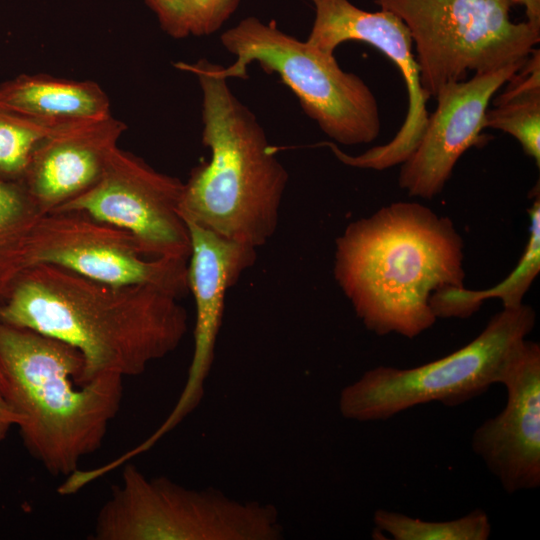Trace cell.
<instances>
[{"label": "cell", "instance_id": "obj_6", "mask_svg": "<svg viewBox=\"0 0 540 540\" xmlns=\"http://www.w3.org/2000/svg\"><path fill=\"white\" fill-rule=\"evenodd\" d=\"M97 513L93 540H280L272 504L239 501L215 488L192 489L147 477L133 463Z\"/></svg>", "mask_w": 540, "mask_h": 540}, {"label": "cell", "instance_id": "obj_23", "mask_svg": "<svg viewBox=\"0 0 540 540\" xmlns=\"http://www.w3.org/2000/svg\"><path fill=\"white\" fill-rule=\"evenodd\" d=\"M20 423L19 415L9 406L0 394V441L5 440L10 429Z\"/></svg>", "mask_w": 540, "mask_h": 540}, {"label": "cell", "instance_id": "obj_14", "mask_svg": "<svg viewBox=\"0 0 540 540\" xmlns=\"http://www.w3.org/2000/svg\"><path fill=\"white\" fill-rule=\"evenodd\" d=\"M504 409L473 432L471 448L508 494L540 486V345L526 339L502 382Z\"/></svg>", "mask_w": 540, "mask_h": 540}, {"label": "cell", "instance_id": "obj_18", "mask_svg": "<svg viewBox=\"0 0 540 540\" xmlns=\"http://www.w3.org/2000/svg\"><path fill=\"white\" fill-rule=\"evenodd\" d=\"M503 93L487 109L485 128L513 136L540 166V51L534 49Z\"/></svg>", "mask_w": 540, "mask_h": 540}, {"label": "cell", "instance_id": "obj_16", "mask_svg": "<svg viewBox=\"0 0 540 540\" xmlns=\"http://www.w3.org/2000/svg\"><path fill=\"white\" fill-rule=\"evenodd\" d=\"M0 105L29 117L56 122L111 115L109 97L98 83L46 74H21L1 83Z\"/></svg>", "mask_w": 540, "mask_h": 540}, {"label": "cell", "instance_id": "obj_24", "mask_svg": "<svg viewBox=\"0 0 540 540\" xmlns=\"http://www.w3.org/2000/svg\"><path fill=\"white\" fill-rule=\"evenodd\" d=\"M511 2L524 6L527 21L540 27V0H511Z\"/></svg>", "mask_w": 540, "mask_h": 540}, {"label": "cell", "instance_id": "obj_17", "mask_svg": "<svg viewBox=\"0 0 540 540\" xmlns=\"http://www.w3.org/2000/svg\"><path fill=\"white\" fill-rule=\"evenodd\" d=\"M535 195L528 209L530 218L529 238L523 254L512 272L494 287L470 290L465 287L445 288L436 292L431 309L436 318L466 319L476 313L484 301L497 298L503 308H516L540 272V199Z\"/></svg>", "mask_w": 540, "mask_h": 540}, {"label": "cell", "instance_id": "obj_20", "mask_svg": "<svg viewBox=\"0 0 540 540\" xmlns=\"http://www.w3.org/2000/svg\"><path fill=\"white\" fill-rule=\"evenodd\" d=\"M375 531L394 540H487L491 534L488 514L478 508L452 520L427 521L400 512L377 509Z\"/></svg>", "mask_w": 540, "mask_h": 540}, {"label": "cell", "instance_id": "obj_10", "mask_svg": "<svg viewBox=\"0 0 540 540\" xmlns=\"http://www.w3.org/2000/svg\"><path fill=\"white\" fill-rule=\"evenodd\" d=\"M184 182L116 146L98 180L53 211H75L132 233L154 257L189 260L191 240L179 208Z\"/></svg>", "mask_w": 540, "mask_h": 540}, {"label": "cell", "instance_id": "obj_5", "mask_svg": "<svg viewBox=\"0 0 540 540\" xmlns=\"http://www.w3.org/2000/svg\"><path fill=\"white\" fill-rule=\"evenodd\" d=\"M535 324L531 306L503 308L472 341L445 357L412 368L367 370L341 390L339 411L345 419L373 422L430 402L464 404L501 384Z\"/></svg>", "mask_w": 540, "mask_h": 540}, {"label": "cell", "instance_id": "obj_9", "mask_svg": "<svg viewBox=\"0 0 540 540\" xmlns=\"http://www.w3.org/2000/svg\"><path fill=\"white\" fill-rule=\"evenodd\" d=\"M29 265L51 264L113 285H149L183 298L188 260L154 257L129 231L75 211L43 214L31 233Z\"/></svg>", "mask_w": 540, "mask_h": 540}, {"label": "cell", "instance_id": "obj_8", "mask_svg": "<svg viewBox=\"0 0 540 540\" xmlns=\"http://www.w3.org/2000/svg\"><path fill=\"white\" fill-rule=\"evenodd\" d=\"M407 26L428 99L449 82L525 60L540 27L513 22L511 0H375Z\"/></svg>", "mask_w": 540, "mask_h": 540}, {"label": "cell", "instance_id": "obj_2", "mask_svg": "<svg viewBox=\"0 0 540 540\" xmlns=\"http://www.w3.org/2000/svg\"><path fill=\"white\" fill-rule=\"evenodd\" d=\"M333 273L367 330L413 339L437 320L432 296L464 287V241L449 217L394 202L345 228Z\"/></svg>", "mask_w": 540, "mask_h": 540}, {"label": "cell", "instance_id": "obj_22", "mask_svg": "<svg viewBox=\"0 0 540 540\" xmlns=\"http://www.w3.org/2000/svg\"><path fill=\"white\" fill-rule=\"evenodd\" d=\"M63 122L29 117L0 105V177L20 181L34 148Z\"/></svg>", "mask_w": 540, "mask_h": 540}, {"label": "cell", "instance_id": "obj_3", "mask_svg": "<svg viewBox=\"0 0 540 540\" xmlns=\"http://www.w3.org/2000/svg\"><path fill=\"white\" fill-rule=\"evenodd\" d=\"M202 91V142L208 162L184 183L180 214L224 238L258 248L274 235L289 175L262 126L231 91L221 65L177 62Z\"/></svg>", "mask_w": 540, "mask_h": 540}, {"label": "cell", "instance_id": "obj_4", "mask_svg": "<svg viewBox=\"0 0 540 540\" xmlns=\"http://www.w3.org/2000/svg\"><path fill=\"white\" fill-rule=\"evenodd\" d=\"M82 370L72 345L0 320V394L20 417L27 451L54 476L100 449L121 406L124 378L81 383Z\"/></svg>", "mask_w": 540, "mask_h": 540}, {"label": "cell", "instance_id": "obj_21", "mask_svg": "<svg viewBox=\"0 0 540 540\" xmlns=\"http://www.w3.org/2000/svg\"><path fill=\"white\" fill-rule=\"evenodd\" d=\"M169 36L182 39L218 31L241 0H143Z\"/></svg>", "mask_w": 540, "mask_h": 540}, {"label": "cell", "instance_id": "obj_13", "mask_svg": "<svg viewBox=\"0 0 540 540\" xmlns=\"http://www.w3.org/2000/svg\"><path fill=\"white\" fill-rule=\"evenodd\" d=\"M527 58L474 73L468 80L449 82L438 91L437 107L429 115L417 146L400 164V188L427 200L442 192L459 158L483 142L481 132L489 102Z\"/></svg>", "mask_w": 540, "mask_h": 540}, {"label": "cell", "instance_id": "obj_11", "mask_svg": "<svg viewBox=\"0 0 540 540\" xmlns=\"http://www.w3.org/2000/svg\"><path fill=\"white\" fill-rule=\"evenodd\" d=\"M315 19L307 43L334 55L343 42L368 43L385 54L399 69L408 93V111L400 130L388 143L358 156L333 145L331 151L342 163L365 169L384 170L403 163L417 146L428 121L425 94L413 53V40L406 24L394 13L369 12L349 0H311Z\"/></svg>", "mask_w": 540, "mask_h": 540}, {"label": "cell", "instance_id": "obj_7", "mask_svg": "<svg viewBox=\"0 0 540 540\" xmlns=\"http://www.w3.org/2000/svg\"><path fill=\"white\" fill-rule=\"evenodd\" d=\"M221 44L236 59L221 66L224 78L248 77L257 62L267 73H277L298 98L303 111L331 139L344 145L374 141L381 128L379 107L371 89L356 74L345 72L334 55L268 24L247 17L226 30Z\"/></svg>", "mask_w": 540, "mask_h": 540}, {"label": "cell", "instance_id": "obj_1", "mask_svg": "<svg viewBox=\"0 0 540 540\" xmlns=\"http://www.w3.org/2000/svg\"><path fill=\"white\" fill-rule=\"evenodd\" d=\"M0 320L75 347L81 383L141 375L174 352L188 329L180 298L149 285H113L51 264L26 269L0 306Z\"/></svg>", "mask_w": 540, "mask_h": 540}, {"label": "cell", "instance_id": "obj_15", "mask_svg": "<svg viewBox=\"0 0 540 540\" xmlns=\"http://www.w3.org/2000/svg\"><path fill=\"white\" fill-rule=\"evenodd\" d=\"M125 130L112 114L63 122L34 148L20 182L44 214L51 212L98 180Z\"/></svg>", "mask_w": 540, "mask_h": 540}, {"label": "cell", "instance_id": "obj_12", "mask_svg": "<svg viewBox=\"0 0 540 540\" xmlns=\"http://www.w3.org/2000/svg\"><path fill=\"white\" fill-rule=\"evenodd\" d=\"M191 240L187 280L196 306L194 350L182 392L167 418L143 442L130 449L138 456L151 449L201 402L222 323L225 295L256 260V248L185 222Z\"/></svg>", "mask_w": 540, "mask_h": 540}, {"label": "cell", "instance_id": "obj_19", "mask_svg": "<svg viewBox=\"0 0 540 540\" xmlns=\"http://www.w3.org/2000/svg\"><path fill=\"white\" fill-rule=\"evenodd\" d=\"M43 214L20 181L0 177V306L30 267L29 240Z\"/></svg>", "mask_w": 540, "mask_h": 540}]
</instances>
